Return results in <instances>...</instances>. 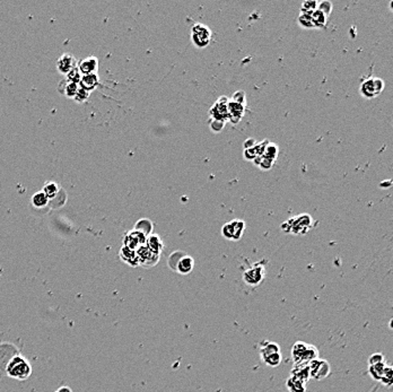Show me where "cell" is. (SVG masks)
I'll return each mask as SVG.
<instances>
[{"label":"cell","instance_id":"obj_12","mask_svg":"<svg viewBox=\"0 0 393 392\" xmlns=\"http://www.w3.org/2000/svg\"><path fill=\"white\" fill-rule=\"evenodd\" d=\"M77 66H78V64H77L76 58L70 53H64L57 61L58 71L64 73V75L69 73L73 68H76Z\"/></svg>","mask_w":393,"mask_h":392},{"label":"cell","instance_id":"obj_33","mask_svg":"<svg viewBox=\"0 0 393 392\" xmlns=\"http://www.w3.org/2000/svg\"><path fill=\"white\" fill-rule=\"evenodd\" d=\"M298 24L303 27V29H314L313 22H312V16L308 14L301 13L298 16Z\"/></svg>","mask_w":393,"mask_h":392},{"label":"cell","instance_id":"obj_38","mask_svg":"<svg viewBox=\"0 0 393 392\" xmlns=\"http://www.w3.org/2000/svg\"><path fill=\"white\" fill-rule=\"evenodd\" d=\"M381 362H385V357L381 353H375V354L371 355L368 358V365H373V364H377Z\"/></svg>","mask_w":393,"mask_h":392},{"label":"cell","instance_id":"obj_44","mask_svg":"<svg viewBox=\"0 0 393 392\" xmlns=\"http://www.w3.org/2000/svg\"><path fill=\"white\" fill-rule=\"evenodd\" d=\"M55 392H57V391H55Z\"/></svg>","mask_w":393,"mask_h":392},{"label":"cell","instance_id":"obj_36","mask_svg":"<svg viewBox=\"0 0 393 392\" xmlns=\"http://www.w3.org/2000/svg\"><path fill=\"white\" fill-rule=\"evenodd\" d=\"M231 101L241 104V106H245L247 104V97H245L244 90H237V92H235Z\"/></svg>","mask_w":393,"mask_h":392},{"label":"cell","instance_id":"obj_6","mask_svg":"<svg viewBox=\"0 0 393 392\" xmlns=\"http://www.w3.org/2000/svg\"><path fill=\"white\" fill-rule=\"evenodd\" d=\"M266 267L262 264H254L243 272V281L250 287H258L266 278Z\"/></svg>","mask_w":393,"mask_h":392},{"label":"cell","instance_id":"obj_18","mask_svg":"<svg viewBox=\"0 0 393 392\" xmlns=\"http://www.w3.org/2000/svg\"><path fill=\"white\" fill-rule=\"evenodd\" d=\"M120 258L121 260L125 262V264L131 266V267H138L139 260L138 255H137L136 250L129 249L127 247H122L120 250Z\"/></svg>","mask_w":393,"mask_h":392},{"label":"cell","instance_id":"obj_20","mask_svg":"<svg viewBox=\"0 0 393 392\" xmlns=\"http://www.w3.org/2000/svg\"><path fill=\"white\" fill-rule=\"evenodd\" d=\"M146 247L149 250H152L154 253L161 254L164 249V242L160 235H157V234H150L149 236H147Z\"/></svg>","mask_w":393,"mask_h":392},{"label":"cell","instance_id":"obj_11","mask_svg":"<svg viewBox=\"0 0 393 392\" xmlns=\"http://www.w3.org/2000/svg\"><path fill=\"white\" fill-rule=\"evenodd\" d=\"M146 240H147L146 235H143V233L138 232V231L132 230L131 232H129L127 235L125 236L124 243H125V247L129 248V249L137 250L142 246H145Z\"/></svg>","mask_w":393,"mask_h":392},{"label":"cell","instance_id":"obj_9","mask_svg":"<svg viewBox=\"0 0 393 392\" xmlns=\"http://www.w3.org/2000/svg\"><path fill=\"white\" fill-rule=\"evenodd\" d=\"M229 97L220 96L218 100L214 103L210 107L209 114L212 120H219L226 122L229 120V112H227V104H229Z\"/></svg>","mask_w":393,"mask_h":392},{"label":"cell","instance_id":"obj_35","mask_svg":"<svg viewBox=\"0 0 393 392\" xmlns=\"http://www.w3.org/2000/svg\"><path fill=\"white\" fill-rule=\"evenodd\" d=\"M318 10H320L321 13H323L325 16L329 17L330 14H331L332 10V3L330 1H321L318 3Z\"/></svg>","mask_w":393,"mask_h":392},{"label":"cell","instance_id":"obj_37","mask_svg":"<svg viewBox=\"0 0 393 392\" xmlns=\"http://www.w3.org/2000/svg\"><path fill=\"white\" fill-rule=\"evenodd\" d=\"M89 93L86 92L85 89H80V87H79L78 92H77L76 96L73 97V100H75L77 103H83V102H85L87 99H89Z\"/></svg>","mask_w":393,"mask_h":392},{"label":"cell","instance_id":"obj_17","mask_svg":"<svg viewBox=\"0 0 393 392\" xmlns=\"http://www.w3.org/2000/svg\"><path fill=\"white\" fill-rule=\"evenodd\" d=\"M290 376L302 381V382L307 383L308 380H311L308 364H294L293 369L290 371Z\"/></svg>","mask_w":393,"mask_h":392},{"label":"cell","instance_id":"obj_29","mask_svg":"<svg viewBox=\"0 0 393 392\" xmlns=\"http://www.w3.org/2000/svg\"><path fill=\"white\" fill-rule=\"evenodd\" d=\"M184 254H187L184 251H174V252H172V253L170 254V257H168V259H167L168 268H170L171 270L175 271V267H177L178 261L180 260V259L183 257Z\"/></svg>","mask_w":393,"mask_h":392},{"label":"cell","instance_id":"obj_5","mask_svg":"<svg viewBox=\"0 0 393 392\" xmlns=\"http://www.w3.org/2000/svg\"><path fill=\"white\" fill-rule=\"evenodd\" d=\"M385 87V84L381 78H368L364 80L363 84L360 85L359 92L363 97L366 100H372L377 97L380 94L383 92Z\"/></svg>","mask_w":393,"mask_h":392},{"label":"cell","instance_id":"obj_41","mask_svg":"<svg viewBox=\"0 0 393 392\" xmlns=\"http://www.w3.org/2000/svg\"><path fill=\"white\" fill-rule=\"evenodd\" d=\"M258 142L255 141L253 138H249L247 141L244 142V149H249V148H253V147L257 145Z\"/></svg>","mask_w":393,"mask_h":392},{"label":"cell","instance_id":"obj_13","mask_svg":"<svg viewBox=\"0 0 393 392\" xmlns=\"http://www.w3.org/2000/svg\"><path fill=\"white\" fill-rule=\"evenodd\" d=\"M227 112H229V121L236 125L243 118L245 113V106H241V104L235 103L230 100L229 104H227Z\"/></svg>","mask_w":393,"mask_h":392},{"label":"cell","instance_id":"obj_25","mask_svg":"<svg viewBox=\"0 0 393 392\" xmlns=\"http://www.w3.org/2000/svg\"><path fill=\"white\" fill-rule=\"evenodd\" d=\"M60 190H61V188L58 183H55V182H54V181H48V182H45V184L43 185V189H42L41 191L43 192L45 196H47V197L49 198V200H52V199H54L55 196L59 194V191Z\"/></svg>","mask_w":393,"mask_h":392},{"label":"cell","instance_id":"obj_27","mask_svg":"<svg viewBox=\"0 0 393 392\" xmlns=\"http://www.w3.org/2000/svg\"><path fill=\"white\" fill-rule=\"evenodd\" d=\"M311 16H312V22H313L314 29H322V27H324L325 24H327L328 17L325 16L323 13H321L320 10L317 9Z\"/></svg>","mask_w":393,"mask_h":392},{"label":"cell","instance_id":"obj_2","mask_svg":"<svg viewBox=\"0 0 393 392\" xmlns=\"http://www.w3.org/2000/svg\"><path fill=\"white\" fill-rule=\"evenodd\" d=\"M313 227V218L308 214H302L290 217L288 220L282 224V230L285 233H292L294 235H304Z\"/></svg>","mask_w":393,"mask_h":392},{"label":"cell","instance_id":"obj_32","mask_svg":"<svg viewBox=\"0 0 393 392\" xmlns=\"http://www.w3.org/2000/svg\"><path fill=\"white\" fill-rule=\"evenodd\" d=\"M318 3L319 2L315 1V0H307V1H304L301 6V13L312 15V14L318 9Z\"/></svg>","mask_w":393,"mask_h":392},{"label":"cell","instance_id":"obj_1","mask_svg":"<svg viewBox=\"0 0 393 392\" xmlns=\"http://www.w3.org/2000/svg\"><path fill=\"white\" fill-rule=\"evenodd\" d=\"M5 370L7 375L9 377L19 381L29 379L31 374H32V366H31L30 362L25 357L20 356L19 354L10 357L6 364Z\"/></svg>","mask_w":393,"mask_h":392},{"label":"cell","instance_id":"obj_24","mask_svg":"<svg viewBox=\"0 0 393 392\" xmlns=\"http://www.w3.org/2000/svg\"><path fill=\"white\" fill-rule=\"evenodd\" d=\"M133 230L138 231V232H140V233H143V235L149 236L150 234H152V232H153L152 220H149L148 218L139 219L138 222L136 223V225H135V227H133Z\"/></svg>","mask_w":393,"mask_h":392},{"label":"cell","instance_id":"obj_28","mask_svg":"<svg viewBox=\"0 0 393 392\" xmlns=\"http://www.w3.org/2000/svg\"><path fill=\"white\" fill-rule=\"evenodd\" d=\"M262 156H265L266 159H268L272 162H276L277 157H278V146L276 143H269L268 146L266 147L265 153L262 154Z\"/></svg>","mask_w":393,"mask_h":392},{"label":"cell","instance_id":"obj_16","mask_svg":"<svg viewBox=\"0 0 393 392\" xmlns=\"http://www.w3.org/2000/svg\"><path fill=\"white\" fill-rule=\"evenodd\" d=\"M79 87L85 89L86 92L90 93L92 90L96 89V87L100 85V77L97 73H90V75H82V78L79 80Z\"/></svg>","mask_w":393,"mask_h":392},{"label":"cell","instance_id":"obj_22","mask_svg":"<svg viewBox=\"0 0 393 392\" xmlns=\"http://www.w3.org/2000/svg\"><path fill=\"white\" fill-rule=\"evenodd\" d=\"M286 388L288 392H306V383L290 376L286 380Z\"/></svg>","mask_w":393,"mask_h":392},{"label":"cell","instance_id":"obj_7","mask_svg":"<svg viewBox=\"0 0 393 392\" xmlns=\"http://www.w3.org/2000/svg\"><path fill=\"white\" fill-rule=\"evenodd\" d=\"M308 369H310V376L311 379L322 381L330 375L331 373V365L328 360L321 359L320 357L317 359L311 360L308 363Z\"/></svg>","mask_w":393,"mask_h":392},{"label":"cell","instance_id":"obj_14","mask_svg":"<svg viewBox=\"0 0 393 392\" xmlns=\"http://www.w3.org/2000/svg\"><path fill=\"white\" fill-rule=\"evenodd\" d=\"M77 67H78V71L80 73H82V75H90V73H96L97 69H98V60L96 57L90 55V57L83 59Z\"/></svg>","mask_w":393,"mask_h":392},{"label":"cell","instance_id":"obj_30","mask_svg":"<svg viewBox=\"0 0 393 392\" xmlns=\"http://www.w3.org/2000/svg\"><path fill=\"white\" fill-rule=\"evenodd\" d=\"M253 162H254L255 165L260 167V169L263 170V171L270 170L273 166V164H275V162H272V160L266 159V157L262 156V155L255 157V159L253 160Z\"/></svg>","mask_w":393,"mask_h":392},{"label":"cell","instance_id":"obj_4","mask_svg":"<svg viewBox=\"0 0 393 392\" xmlns=\"http://www.w3.org/2000/svg\"><path fill=\"white\" fill-rule=\"evenodd\" d=\"M212 30L207 25L201 23H196L192 26L191 30V41L196 48L203 49L212 41Z\"/></svg>","mask_w":393,"mask_h":392},{"label":"cell","instance_id":"obj_31","mask_svg":"<svg viewBox=\"0 0 393 392\" xmlns=\"http://www.w3.org/2000/svg\"><path fill=\"white\" fill-rule=\"evenodd\" d=\"M380 382L384 384L385 387H391L393 382V367L391 365H387L384 369V373L382 375Z\"/></svg>","mask_w":393,"mask_h":392},{"label":"cell","instance_id":"obj_15","mask_svg":"<svg viewBox=\"0 0 393 392\" xmlns=\"http://www.w3.org/2000/svg\"><path fill=\"white\" fill-rule=\"evenodd\" d=\"M195 268V260L191 255L184 254L180 260L178 261L177 267H175V272L180 275H189L191 274Z\"/></svg>","mask_w":393,"mask_h":392},{"label":"cell","instance_id":"obj_3","mask_svg":"<svg viewBox=\"0 0 393 392\" xmlns=\"http://www.w3.org/2000/svg\"><path fill=\"white\" fill-rule=\"evenodd\" d=\"M259 353H260L261 360L266 365L270 367H277L282 364V351H280L279 345L275 341H261L259 344Z\"/></svg>","mask_w":393,"mask_h":392},{"label":"cell","instance_id":"obj_34","mask_svg":"<svg viewBox=\"0 0 393 392\" xmlns=\"http://www.w3.org/2000/svg\"><path fill=\"white\" fill-rule=\"evenodd\" d=\"M66 78L68 82H71V83H75V84H79V80L82 78V73L79 72L78 71V67L73 68L71 71L69 73H67L66 75Z\"/></svg>","mask_w":393,"mask_h":392},{"label":"cell","instance_id":"obj_39","mask_svg":"<svg viewBox=\"0 0 393 392\" xmlns=\"http://www.w3.org/2000/svg\"><path fill=\"white\" fill-rule=\"evenodd\" d=\"M224 127H225V122H224V121L212 120V122H210V129H212V130L215 131V132L222 131L224 129Z\"/></svg>","mask_w":393,"mask_h":392},{"label":"cell","instance_id":"obj_43","mask_svg":"<svg viewBox=\"0 0 393 392\" xmlns=\"http://www.w3.org/2000/svg\"><path fill=\"white\" fill-rule=\"evenodd\" d=\"M392 321H393V320L391 319V320H390V325H389V327H390V329H392V328H393V325H392Z\"/></svg>","mask_w":393,"mask_h":392},{"label":"cell","instance_id":"obj_8","mask_svg":"<svg viewBox=\"0 0 393 392\" xmlns=\"http://www.w3.org/2000/svg\"><path fill=\"white\" fill-rule=\"evenodd\" d=\"M245 231V223L241 219H233L222 227V235L226 240L238 241L242 239Z\"/></svg>","mask_w":393,"mask_h":392},{"label":"cell","instance_id":"obj_23","mask_svg":"<svg viewBox=\"0 0 393 392\" xmlns=\"http://www.w3.org/2000/svg\"><path fill=\"white\" fill-rule=\"evenodd\" d=\"M388 364L387 362H381L377 364H373V365H368V374L375 381H380L382 375L384 373V369Z\"/></svg>","mask_w":393,"mask_h":392},{"label":"cell","instance_id":"obj_42","mask_svg":"<svg viewBox=\"0 0 393 392\" xmlns=\"http://www.w3.org/2000/svg\"><path fill=\"white\" fill-rule=\"evenodd\" d=\"M57 392H72V391L69 387H62V388H60V389H58Z\"/></svg>","mask_w":393,"mask_h":392},{"label":"cell","instance_id":"obj_10","mask_svg":"<svg viewBox=\"0 0 393 392\" xmlns=\"http://www.w3.org/2000/svg\"><path fill=\"white\" fill-rule=\"evenodd\" d=\"M136 252L137 255H138L139 266H143V267L145 268H152L154 266H156L157 262L160 261L161 254L154 253L152 250H149L148 248L146 247V244L138 248Z\"/></svg>","mask_w":393,"mask_h":392},{"label":"cell","instance_id":"obj_40","mask_svg":"<svg viewBox=\"0 0 393 392\" xmlns=\"http://www.w3.org/2000/svg\"><path fill=\"white\" fill-rule=\"evenodd\" d=\"M255 147V146H254ZM249 148V149H244V157L247 160H253L255 157L258 156V154H257V150H255V148Z\"/></svg>","mask_w":393,"mask_h":392},{"label":"cell","instance_id":"obj_19","mask_svg":"<svg viewBox=\"0 0 393 392\" xmlns=\"http://www.w3.org/2000/svg\"><path fill=\"white\" fill-rule=\"evenodd\" d=\"M308 347V344L304 341H297L295 342L292 347V357L294 360V364H304L303 358L306 349Z\"/></svg>","mask_w":393,"mask_h":392},{"label":"cell","instance_id":"obj_26","mask_svg":"<svg viewBox=\"0 0 393 392\" xmlns=\"http://www.w3.org/2000/svg\"><path fill=\"white\" fill-rule=\"evenodd\" d=\"M49 202H50L49 198L42 191L35 192V194L32 196V198H31V204H32L34 208H37V209L47 207V206L49 205Z\"/></svg>","mask_w":393,"mask_h":392},{"label":"cell","instance_id":"obj_21","mask_svg":"<svg viewBox=\"0 0 393 392\" xmlns=\"http://www.w3.org/2000/svg\"><path fill=\"white\" fill-rule=\"evenodd\" d=\"M58 89H59V92L64 94V95H66L67 97L73 99V97L76 96L77 92H78L79 85H78V84L68 82V80L65 79V80H62V82L60 83V85H59Z\"/></svg>","mask_w":393,"mask_h":392}]
</instances>
